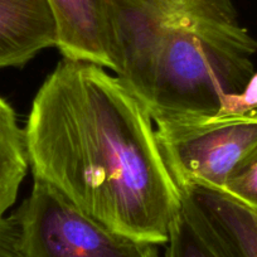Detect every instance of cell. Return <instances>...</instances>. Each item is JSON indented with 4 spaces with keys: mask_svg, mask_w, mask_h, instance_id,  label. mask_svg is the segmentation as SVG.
<instances>
[{
    "mask_svg": "<svg viewBox=\"0 0 257 257\" xmlns=\"http://www.w3.org/2000/svg\"><path fill=\"white\" fill-rule=\"evenodd\" d=\"M253 110H257V73H253L241 92L227 96L216 115H243Z\"/></svg>",
    "mask_w": 257,
    "mask_h": 257,
    "instance_id": "obj_12",
    "label": "cell"
},
{
    "mask_svg": "<svg viewBox=\"0 0 257 257\" xmlns=\"http://www.w3.org/2000/svg\"><path fill=\"white\" fill-rule=\"evenodd\" d=\"M168 12L218 23H237L232 0H152Z\"/></svg>",
    "mask_w": 257,
    "mask_h": 257,
    "instance_id": "obj_10",
    "label": "cell"
},
{
    "mask_svg": "<svg viewBox=\"0 0 257 257\" xmlns=\"http://www.w3.org/2000/svg\"><path fill=\"white\" fill-rule=\"evenodd\" d=\"M111 24L113 72L155 123L216 115L254 73L257 42L238 23L111 0Z\"/></svg>",
    "mask_w": 257,
    "mask_h": 257,
    "instance_id": "obj_2",
    "label": "cell"
},
{
    "mask_svg": "<svg viewBox=\"0 0 257 257\" xmlns=\"http://www.w3.org/2000/svg\"><path fill=\"white\" fill-rule=\"evenodd\" d=\"M221 192L257 212V145L234 169Z\"/></svg>",
    "mask_w": 257,
    "mask_h": 257,
    "instance_id": "obj_11",
    "label": "cell"
},
{
    "mask_svg": "<svg viewBox=\"0 0 257 257\" xmlns=\"http://www.w3.org/2000/svg\"><path fill=\"white\" fill-rule=\"evenodd\" d=\"M182 206L219 257H257V212L221 190L179 188Z\"/></svg>",
    "mask_w": 257,
    "mask_h": 257,
    "instance_id": "obj_5",
    "label": "cell"
},
{
    "mask_svg": "<svg viewBox=\"0 0 257 257\" xmlns=\"http://www.w3.org/2000/svg\"><path fill=\"white\" fill-rule=\"evenodd\" d=\"M157 139L179 188L222 190L257 145V110L157 123Z\"/></svg>",
    "mask_w": 257,
    "mask_h": 257,
    "instance_id": "obj_3",
    "label": "cell"
},
{
    "mask_svg": "<svg viewBox=\"0 0 257 257\" xmlns=\"http://www.w3.org/2000/svg\"><path fill=\"white\" fill-rule=\"evenodd\" d=\"M56 22V47L63 58L113 71L111 0H47Z\"/></svg>",
    "mask_w": 257,
    "mask_h": 257,
    "instance_id": "obj_6",
    "label": "cell"
},
{
    "mask_svg": "<svg viewBox=\"0 0 257 257\" xmlns=\"http://www.w3.org/2000/svg\"><path fill=\"white\" fill-rule=\"evenodd\" d=\"M13 217L23 257H159L158 246L116 233L38 179Z\"/></svg>",
    "mask_w": 257,
    "mask_h": 257,
    "instance_id": "obj_4",
    "label": "cell"
},
{
    "mask_svg": "<svg viewBox=\"0 0 257 257\" xmlns=\"http://www.w3.org/2000/svg\"><path fill=\"white\" fill-rule=\"evenodd\" d=\"M56 41L47 0H0V68L22 67Z\"/></svg>",
    "mask_w": 257,
    "mask_h": 257,
    "instance_id": "obj_7",
    "label": "cell"
},
{
    "mask_svg": "<svg viewBox=\"0 0 257 257\" xmlns=\"http://www.w3.org/2000/svg\"><path fill=\"white\" fill-rule=\"evenodd\" d=\"M0 257H23L21 228L13 214L0 218Z\"/></svg>",
    "mask_w": 257,
    "mask_h": 257,
    "instance_id": "obj_13",
    "label": "cell"
},
{
    "mask_svg": "<svg viewBox=\"0 0 257 257\" xmlns=\"http://www.w3.org/2000/svg\"><path fill=\"white\" fill-rule=\"evenodd\" d=\"M24 133L34 179L116 233L167 244L182 193L152 116L117 77L63 58L37 92Z\"/></svg>",
    "mask_w": 257,
    "mask_h": 257,
    "instance_id": "obj_1",
    "label": "cell"
},
{
    "mask_svg": "<svg viewBox=\"0 0 257 257\" xmlns=\"http://www.w3.org/2000/svg\"><path fill=\"white\" fill-rule=\"evenodd\" d=\"M28 168L26 133L16 111L0 96V218L16 203Z\"/></svg>",
    "mask_w": 257,
    "mask_h": 257,
    "instance_id": "obj_8",
    "label": "cell"
},
{
    "mask_svg": "<svg viewBox=\"0 0 257 257\" xmlns=\"http://www.w3.org/2000/svg\"><path fill=\"white\" fill-rule=\"evenodd\" d=\"M165 246V257H219L211 241L183 206L172 223Z\"/></svg>",
    "mask_w": 257,
    "mask_h": 257,
    "instance_id": "obj_9",
    "label": "cell"
}]
</instances>
